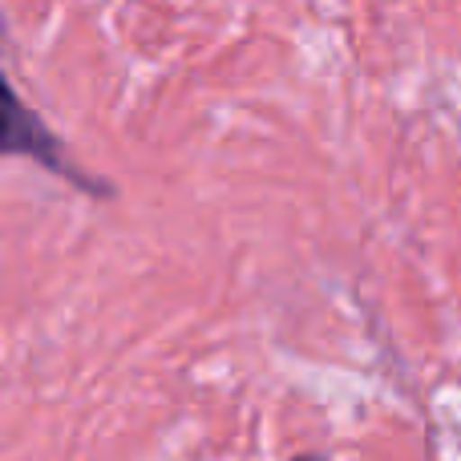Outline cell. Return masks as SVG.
<instances>
[{
  "label": "cell",
  "instance_id": "obj_1",
  "mask_svg": "<svg viewBox=\"0 0 461 461\" xmlns=\"http://www.w3.org/2000/svg\"><path fill=\"white\" fill-rule=\"evenodd\" d=\"M5 150L8 154H24V158L41 162V167H49L53 175H65L73 178V183H81L86 191H102L97 183H89V178H81L77 170L69 167V158L61 154V142H57L53 134H49V126L37 118V113L29 110V105L21 102L16 94H8V130H5Z\"/></svg>",
  "mask_w": 461,
  "mask_h": 461
}]
</instances>
